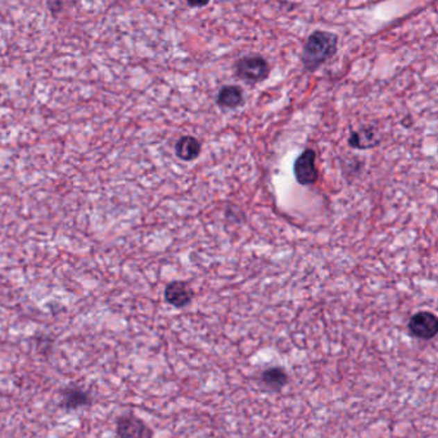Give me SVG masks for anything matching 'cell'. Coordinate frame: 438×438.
Masks as SVG:
<instances>
[{"label":"cell","mask_w":438,"mask_h":438,"mask_svg":"<svg viewBox=\"0 0 438 438\" xmlns=\"http://www.w3.org/2000/svg\"><path fill=\"white\" fill-rule=\"evenodd\" d=\"M317 154L314 150L308 149L300 154V157L294 161L293 170L298 184L303 186L314 185L319 178V172L315 166Z\"/></svg>","instance_id":"3"},{"label":"cell","mask_w":438,"mask_h":438,"mask_svg":"<svg viewBox=\"0 0 438 438\" xmlns=\"http://www.w3.org/2000/svg\"><path fill=\"white\" fill-rule=\"evenodd\" d=\"M89 404H90V396L84 389L78 387H67L63 389L62 400H60V406L63 409L75 410Z\"/></svg>","instance_id":"7"},{"label":"cell","mask_w":438,"mask_h":438,"mask_svg":"<svg viewBox=\"0 0 438 438\" xmlns=\"http://www.w3.org/2000/svg\"><path fill=\"white\" fill-rule=\"evenodd\" d=\"M409 331L414 338L424 341L432 340L438 332L437 317L430 312L416 313L409 320Z\"/></svg>","instance_id":"5"},{"label":"cell","mask_w":438,"mask_h":438,"mask_svg":"<svg viewBox=\"0 0 438 438\" xmlns=\"http://www.w3.org/2000/svg\"><path fill=\"white\" fill-rule=\"evenodd\" d=\"M237 76L249 84H256L267 80L270 73V64L264 57L249 55L243 57L235 64Z\"/></svg>","instance_id":"2"},{"label":"cell","mask_w":438,"mask_h":438,"mask_svg":"<svg viewBox=\"0 0 438 438\" xmlns=\"http://www.w3.org/2000/svg\"><path fill=\"white\" fill-rule=\"evenodd\" d=\"M188 3L189 7L193 8H201V7H206L207 4L211 1V0H185Z\"/></svg>","instance_id":"13"},{"label":"cell","mask_w":438,"mask_h":438,"mask_svg":"<svg viewBox=\"0 0 438 438\" xmlns=\"http://www.w3.org/2000/svg\"><path fill=\"white\" fill-rule=\"evenodd\" d=\"M119 438H152L153 432L144 421L133 414H124L116 421Z\"/></svg>","instance_id":"4"},{"label":"cell","mask_w":438,"mask_h":438,"mask_svg":"<svg viewBox=\"0 0 438 438\" xmlns=\"http://www.w3.org/2000/svg\"><path fill=\"white\" fill-rule=\"evenodd\" d=\"M243 103V91L239 86L228 85L217 94V104L225 110L238 108Z\"/></svg>","instance_id":"9"},{"label":"cell","mask_w":438,"mask_h":438,"mask_svg":"<svg viewBox=\"0 0 438 438\" xmlns=\"http://www.w3.org/2000/svg\"><path fill=\"white\" fill-rule=\"evenodd\" d=\"M175 152L181 160H194L201 154V143L196 137L183 136L175 145Z\"/></svg>","instance_id":"10"},{"label":"cell","mask_w":438,"mask_h":438,"mask_svg":"<svg viewBox=\"0 0 438 438\" xmlns=\"http://www.w3.org/2000/svg\"><path fill=\"white\" fill-rule=\"evenodd\" d=\"M348 143L355 149H371L379 143V136L373 127H365L360 131H353Z\"/></svg>","instance_id":"8"},{"label":"cell","mask_w":438,"mask_h":438,"mask_svg":"<svg viewBox=\"0 0 438 438\" xmlns=\"http://www.w3.org/2000/svg\"><path fill=\"white\" fill-rule=\"evenodd\" d=\"M193 299V291L187 283L175 281L165 288V300L175 308H184L189 305Z\"/></svg>","instance_id":"6"},{"label":"cell","mask_w":438,"mask_h":438,"mask_svg":"<svg viewBox=\"0 0 438 438\" xmlns=\"http://www.w3.org/2000/svg\"><path fill=\"white\" fill-rule=\"evenodd\" d=\"M261 380L267 387L279 391L280 388H283L288 383V374H287V371L279 367L269 368L267 371H262Z\"/></svg>","instance_id":"11"},{"label":"cell","mask_w":438,"mask_h":438,"mask_svg":"<svg viewBox=\"0 0 438 438\" xmlns=\"http://www.w3.org/2000/svg\"><path fill=\"white\" fill-rule=\"evenodd\" d=\"M48 6H49V9L53 15H57L62 10V0H49Z\"/></svg>","instance_id":"12"},{"label":"cell","mask_w":438,"mask_h":438,"mask_svg":"<svg viewBox=\"0 0 438 438\" xmlns=\"http://www.w3.org/2000/svg\"><path fill=\"white\" fill-rule=\"evenodd\" d=\"M338 48L337 35L329 31H314L303 45L302 64L310 72L318 69L330 60Z\"/></svg>","instance_id":"1"}]
</instances>
